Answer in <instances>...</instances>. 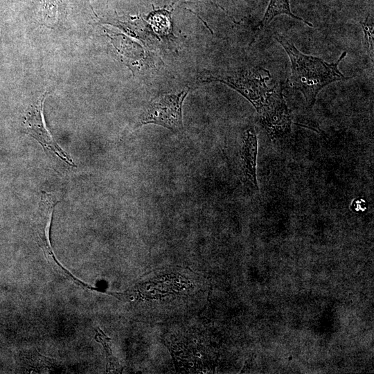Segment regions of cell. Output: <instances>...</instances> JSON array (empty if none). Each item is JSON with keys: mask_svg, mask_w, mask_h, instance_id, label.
<instances>
[{"mask_svg": "<svg viewBox=\"0 0 374 374\" xmlns=\"http://www.w3.org/2000/svg\"><path fill=\"white\" fill-rule=\"evenodd\" d=\"M366 51L370 58L373 62V19L371 16H368L365 21L362 23Z\"/></svg>", "mask_w": 374, "mask_h": 374, "instance_id": "ba28073f", "label": "cell"}, {"mask_svg": "<svg viewBox=\"0 0 374 374\" xmlns=\"http://www.w3.org/2000/svg\"><path fill=\"white\" fill-rule=\"evenodd\" d=\"M258 138L253 127H248L244 134L240 150V166L244 180L253 190H258L256 177Z\"/></svg>", "mask_w": 374, "mask_h": 374, "instance_id": "5b68a950", "label": "cell"}, {"mask_svg": "<svg viewBox=\"0 0 374 374\" xmlns=\"http://www.w3.org/2000/svg\"><path fill=\"white\" fill-rule=\"evenodd\" d=\"M280 15H287L295 19L301 21L310 27H313V25L310 22L294 15L292 12L290 7L289 0H270L267 9L261 21L258 24L256 37H257L260 32L269 25L274 17Z\"/></svg>", "mask_w": 374, "mask_h": 374, "instance_id": "8992f818", "label": "cell"}, {"mask_svg": "<svg viewBox=\"0 0 374 374\" xmlns=\"http://www.w3.org/2000/svg\"><path fill=\"white\" fill-rule=\"evenodd\" d=\"M269 71L255 68L234 75H211L208 81L223 82L246 98L256 109L260 121L272 139L291 132L292 118L281 84H270Z\"/></svg>", "mask_w": 374, "mask_h": 374, "instance_id": "6da1fadb", "label": "cell"}, {"mask_svg": "<svg viewBox=\"0 0 374 374\" xmlns=\"http://www.w3.org/2000/svg\"><path fill=\"white\" fill-rule=\"evenodd\" d=\"M274 37L283 47L291 62L290 81L292 87L303 96L309 108H312L320 91L329 84L349 80L339 69V64L346 57L341 53L335 62L328 63L323 60L304 54L284 36L275 32Z\"/></svg>", "mask_w": 374, "mask_h": 374, "instance_id": "7a4b0ae2", "label": "cell"}, {"mask_svg": "<svg viewBox=\"0 0 374 374\" xmlns=\"http://www.w3.org/2000/svg\"><path fill=\"white\" fill-rule=\"evenodd\" d=\"M95 339L100 343L105 350L107 357V372H118L122 370L117 359L113 355L110 348L109 341L111 338L107 337L105 333L99 328L95 329Z\"/></svg>", "mask_w": 374, "mask_h": 374, "instance_id": "52a82bcc", "label": "cell"}, {"mask_svg": "<svg viewBox=\"0 0 374 374\" xmlns=\"http://www.w3.org/2000/svg\"><path fill=\"white\" fill-rule=\"evenodd\" d=\"M189 92L186 88L177 93L163 94L153 100L139 118V125L156 124L174 132L183 130L182 105Z\"/></svg>", "mask_w": 374, "mask_h": 374, "instance_id": "3957f363", "label": "cell"}, {"mask_svg": "<svg viewBox=\"0 0 374 374\" xmlns=\"http://www.w3.org/2000/svg\"><path fill=\"white\" fill-rule=\"evenodd\" d=\"M45 96L31 107L24 118V125L30 136L37 140L44 149L53 152L69 166H75L74 162L56 143L48 132L44 118L43 105Z\"/></svg>", "mask_w": 374, "mask_h": 374, "instance_id": "277c9868", "label": "cell"}]
</instances>
